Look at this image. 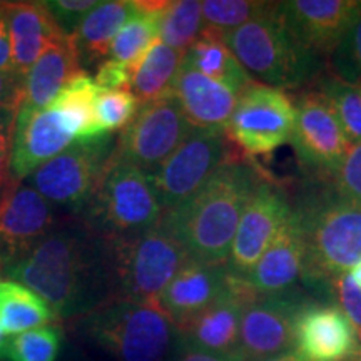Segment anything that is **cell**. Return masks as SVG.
<instances>
[{
  "label": "cell",
  "mask_w": 361,
  "mask_h": 361,
  "mask_svg": "<svg viewBox=\"0 0 361 361\" xmlns=\"http://www.w3.org/2000/svg\"><path fill=\"white\" fill-rule=\"evenodd\" d=\"M261 180L251 162L233 156L194 196L166 211L161 226L192 261L226 264L239 221Z\"/></svg>",
  "instance_id": "1"
},
{
  "label": "cell",
  "mask_w": 361,
  "mask_h": 361,
  "mask_svg": "<svg viewBox=\"0 0 361 361\" xmlns=\"http://www.w3.org/2000/svg\"><path fill=\"white\" fill-rule=\"evenodd\" d=\"M247 74L276 89H295L322 71V62L298 42L278 12V2L245 25L219 35Z\"/></svg>",
  "instance_id": "2"
},
{
  "label": "cell",
  "mask_w": 361,
  "mask_h": 361,
  "mask_svg": "<svg viewBox=\"0 0 361 361\" xmlns=\"http://www.w3.org/2000/svg\"><path fill=\"white\" fill-rule=\"evenodd\" d=\"M305 234L303 276L335 279L361 263V207L333 189L306 196L295 209Z\"/></svg>",
  "instance_id": "3"
},
{
  "label": "cell",
  "mask_w": 361,
  "mask_h": 361,
  "mask_svg": "<svg viewBox=\"0 0 361 361\" xmlns=\"http://www.w3.org/2000/svg\"><path fill=\"white\" fill-rule=\"evenodd\" d=\"M87 223L107 241L144 233L161 223L162 209L151 174L112 152L87 206Z\"/></svg>",
  "instance_id": "4"
},
{
  "label": "cell",
  "mask_w": 361,
  "mask_h": 361,
  "mask_svg": "<svg viewBox=\"0 0 361 361\" xmlns=\"http://www.w3.org/2000/svg\"><path fill=\"white\" fill-rule=\"evenodd\" d=\"M12 281L32 290L66 318L79 310L87 278V259L79 238L72 234H47L24 256L4 268Z\"/></svg>",
  "instance_id": "5"
},
{
  "label": "cell",
  "mask_w": 361,
  "mask_h": 361,
  "mask_svg": "<svg viewBox=\"0 0 361 361\" xmlns=\"http://www.w3.org/2000/svg\"><path fill=\"white\" fill-rule=\"evenodd\" d=\"M111 263L119 300L157 303V298L188 263L189 255L161 223L129 238L111 239Z\"/></svg>",
  "instance_id": "6"
},
{
  "label": "cell",
  "mask_w": 361,
  "mask_h": 361,
  "mask_svg": "<svg viewBox=\"0 0 361 361\" xmlns=\"http://www.w3.org/2000/svg\"><path fill=\"white\" fill-rule=\"evenodd\" d=\"M85 331L119 361H164L174 324L157 303L117 300L92 311Z\"/></svg>",
  "instance_id": "7"
},
{
  "label": "cell",
  "mask_w": 361,
  "mask_h": 361,
  "mask_svg": "<svg viewBox=\"0 0 361 361\" xmlns=\"http://www.w3.org/2000/svg\"><path fill=\"white\" fill-rule=\"evenodd\" d=\"M233 156L236 154H233L228 133L194 128L183 144L151 174L164 213L194 196Z\"/></svg>",
  "instance_id": "8"
},
{
  "label": "cell",
  "mask_w": 361,
  "mask_h": 361,
  "mask_svg": "<svg viewBox=\"0 0 361 361\" xmlns=\"http://www.w3.org/2000/svg\"><path fill=\"white\" fill-rule=\"evenodd\" d=\"M295 114V102L284 90L251 82L239 96L226 133L246 154H271L290 141Z\"/></svg>",
  "instance_id": "9"
},
{
  "label": "cell",
  "mask_w": 361,
  "mask_h": 361,
  "mask_svg": "<svg viewBox=\"0 0 361 361\" xmlns=\"http://www.w3.org/2000/svg\"><path fill=\"white\" fill-rule=\"evenodd\" d=\"M111 134L75 141L30 176V186L47 201L85 207L114 152Z\"/></svg>",
  "instance_id": "10"
},
{
  "label": "cell",
  "mask_w": 361,
  "mask_h": 361,
  "mask_svg": "<svg viewBox=\"0 0 361 361\" xmlns=\"http://www.w3.org/2000/svg\"><path fill=\"white\" fill-rule=\"evenodd\" d=\"M173 94L142 104L116 144V156L152 174L192 133Z\"/></svg>",
  "instance_id": "11"
},
{
  "label": "cell",
  "mask_w": 361,
  "mask_h": 361,
  "mask_svg": "<svg viewBox=\"0 0 361 361\" xmlns=\"http://www.w3.org/2000/svg\"><path fill=\"white\" fill-rule=\"evenodd\" d=\"M291 146L306 169L333 179L350 151L335 112L318 89L306 90L295 102Z\"/></svg>",
  "instance_id": "12"
},
{
  "label": "cell",
  "mask_w": 361,
  "mask_h": 361,
  "mask_svg": "<svg viewBox=\"0 0 361 361\" xmlns=\"http://www.w3.org/2000/svg\"><path fill=\"white\" fill-rule=\"evenodd\" d=\"M308 301L293 288L256 298L243 314L239 329V353L245 361L293 353L296 318Z\"/></svg>",
  "instance_id": "13"
},
{
  "label": "cell",
  "mask_w": 361,
  "mask_h": 361,
  "mask_svg": "<svg viewBox=\"0 0 361 361\" xmlns=\"http://www.w3.org/2000/svg\"><path fill=\"white\" fill-rule=\"evenodd\" d=\"M291 211L293 207L281 188L261 180L247 201L234 234L226 261L229 273L245 278L263 256Z\"/></svg>",
  "instance_id": "14"
},
{
  "label": "cell",
  "mask_w": 361,
  "mask_h": 361,
  "mask_svg": "<svg viewBox=\"0 0 361 361\" xmlns=\"http://www.w3.org/2000/svg\"><path fill=\"white\" fill-rule=\"evenodd\" d=\"M49 201L30 184L8 179L0 188V266L7 268L49 234Z\"/></svg>",
  "instance_id": "15"
},
{
  "label": "cell",
  "mask_w": 361,
  "mask_h": 361,
  "mask_svg": "<svg viewBox=\"0 0 361 361\" xmlns=\"http://www.w3.org/2000/svg\"><path fill=\"white\" fill-rule=\"evenodd\" d=\"M259 295L245 278L229 273L228 286L209 308L201 311L178 331L183 336L184 348L234 353L239 351V329L247 306Z\"/></svg>",
  "instance_id": "16"
},
{
  "label": "cell",
  "mask_w": 361,
  "mask_h": 361,
  "mask_svg": "<svg viewBox=\"0 0 361 361\" xmlns=\"http://www.w3.org/2000/svg\"><path fill=\"white\" fill-rule=\"evenodd\" d=\"M361 350L348 316L338 305L308 301L295 324L293 353L303 361H351Z\"/></svg>",
  "instance_id": "17"
},
{
  "label": "cell",
  "mask_w": 361,
  "mask_h": 361,
  "mask_svg": "<svg viewBox=\"0 0 361 361\" xmlns=\"http://www.w3.org/2000/svg\"><path fill=\"white\" fill-rule=\"evenodd\" d=\"M358 6V0H288L278 2V12L298 42L316 56H331Z\"/></svg>",
  "instance_id": "18"
},
{
  "label": "cell",
  "mask_w": 361,
  "mask_h": 361,
  "mask_svg": "<svg viewBox=\"0 0 361 361\" xmlns=\"http://www.w3.org/2000/svg\"><path fill=\"white\" fill-rule=\"evenodd\" d=\"M74 135L66 121L54 109H25L17 112L11 176L24 179L32 176L45 162L69 149Z\"/></svg>",
  "instance_id": "19"
},
{
  "label": "cell",
  "mask_w": 361,
  "mask_h": 361,
  "mask_svg": "<svg viewBox=\"0 0 361 361\" xmlns=\"http://www.w3.org/2000/svg\"><path fill=\"white\" fill-rule=\"evenodd\" d=\"M228 279L229 271L226 264L189 259L157 298V306L178 329L180 324L209 308L224 293Z\"/></svg>",
  "instance_id": "20"
},
{
  "label": "cell",
  "mask_w": 361,
  "mask_h": 361,
  "mask_svg": "<svg viewBox=\"0 0 361 361\" xmlns=\"http://www.w3.org/2000/svg\"><path fill=\"white\" fill-rule=\"evenodd\" d=\"M306 245L295 209L284 221L271 245L245 279L258 295H274L291 290L305 273Z\"/></svg>",
  "instance_id": "21"
},
{
  "label": "cell",
  "mask_w": 361,
  "mask_h": 361,
  "mask_svg": "<svg viewBox=\"0 0 361 361\" xmlns=\"http://www.w3.org/2000/svg\"><path fill=\"white\" fill-rule=\"evenodd\" d=\"M171 94L179 102L192 128L224 133L241 96L228 85L191 69L184 62L171 85Z\"/></svg>",
  "instance_id": "22"
},
{
  "label": "cell",
  "mask_w": 361,
  "mask_h": 361,
  "mask_svg": "<svg viewBox=\"0 0 361 361\" xmlns=\"http://www.w3.org/2000/svg\"><path fill=\"white\" fill-rule=\"evenodd\" d=\"M11 37L12 66L17 74L27 71L52 45L66 39L42 2H4Z\"/></svg>",
  "instance_id": "23"
},
{
  "label": "cell",
  "mask_w": 361,
  "mask_h": 361,
  "mask_svg": "<svg viewBox=\"0 0 361 361\" xmlns=\"http://www.w3.org/2000/svg\"><path fill=\"white\" fill-rule=\"evenodd\" d=\"M80 72V59L74 44L71 37L62 39L44 52L42 57L27 71L20 107L37 111L47 109L59 92Z\"/></svg>",
  "instance_id": "24"
},
{
  "label": "cell",
  "mask_w": 361,
  "mask_h": 361,
  "mask_svg": "<svg viewBox=\"0 0 361 361\" xmlns=\"http://www.w3.org/2000/svg\"><path fill=\"white\" fill-rule=\"evenodd\" d=\"M139 12L137 0H109L92 8L71 37L80 66H101L117 32Z\"/></svg>",
  "instance_id": "25"
},
{
  "label": "cell",
  "mask_w": 361,
  "mask_h": 361,
  "mask_svg": "<svg viewBox=\"0 0 361 361\" xmlns=\"http://www.w3.org/2000/svg\"><path fill=\"white\" fill-rule=\"evenodd\" d=\"M184 64L216 82L228 85L241 94L252 82L251 75L238 62L218 34L204 30L184 54Z\"/></svg>",
  "instance_id": "26"
},
{
  "label": "cell",
  "mask_w": 361,
  "mask_h": 361,
  "mask_svg": "<svg viewBox=\"0 0 361 361\" xmlns=\"http://www.w3.org/2000/svg\"><path fill=\"white\" fill-rule=\"evenodd\" d=\"M102 90L97 87L92 78L82 71L59 92L49 106V109L59 112L66 121L75 141H87L106 134L99 128L96 117V102Z\"/></svg>",
  "instance_id": "27"
},
{
  "label": "cell",
  "mask_w": 361,
  "mask_h": 361,
  "mask_svg": "<svg viewBox=\"0 0 361 361\" xmlns=\"http://www.w3.org/2000/svg\"><path fill=\"white\" fill-rule=\"evenodd\" d=\"M56 319V311L37 293L12 279H0V328L6 336L47 326Z\"/></svg>",
  "instance_id": "28"
},
{
  "label": "cell",
  "mask_w": 361,
  "mask_h": 361,
  "mask_svg": "<svg viewBox=\"0 0 361 361\" xmlns=\"http://www.w3.org/2000/svg\"><path fill=\"white\" fill-rule=\"evenodd\" d=\"M184 54L162 44L161 39L152 45L135 67L133 75V94L137 97L139 104L156 101L171 92V85L174 82L180 64L184 61Z\"/></svg>",
  "instance_id": "29"
},
{
  "label": "cell",
  "mask_w": 361,
  "mask_h": 361,
  "mask_svg": "<svg viewBox=\"0 0 361 361\" xmlns=\"http://www.w3.org/2000/svg\"><path fill=\"white\" fill-rule=\"evenodd\" d=\"M169 2H139L141 12L135 13L112 40V61L133 66L135 71L149 49L159 40V16Z\"/></svg>",
  "instance_id": "30"
},
{
  "label": "cell",
  "mask_w": 361,
  "mask_h": 361,
  "mask_svg": "<svg viewBox=\"0 0 361 361\" xmlns=\"http://www.w3.org/2000/svg\"><path fill=\"white\" fill-rule=\"evenodd\" d=\"M204 32L202 2L178 0L169 2L159 16V39L176 51L186 52Z\"/></svg>",
  "instance_id": "31"
},
{
  "label": "cell",
  "mask_w": 361,
  "mask_h": 361,
  "mask_svg": "<svg viewBox=\"0 0 361 361\" xmlns=\"http://www.w3.org/2000/svg\"><path fill=\"white\" fill-rule=\"evenodd\" d=\"M318 90L335 112L343 134L350 146L361 142V85L345 82L336 75L328 74L319 79Z\"/></svg>",
  "instance_id": "32"
},
{
  "label": "cell",
  "mask_w": 361,
  "mask_h": 361,
  "mask_svg": "<svg viewBox=\"0 0 361 361\" xmlns=\"http://www.w3.org/2000/svg\"><path fill=\"white\" fill-rule=\"evenodd\" d=\"M62 338L64 333L57 324L29 329L7 340L4 361H56Z\"/></svg>",
  "instance_id": "33"
},
{
  "label": "cell",
  "mask_w": 361,
  "mask_h": 361,
  "mask_svg": "<svg viewBox=\"0 0 361 361\" xmlns=\"http://www.w3.org/2000/svg\"><path fill=\"white\" fill-rule=\"evenodd\" d=\"M269 2L252 0H206L202 2L204 30L224 35L263 13Z\"/></svg>",
  "instance_id": "34"
},
{
  "label": "cell",
  "mask_w": 361,
  "mask_h": 361,
  "mask_svg": "<svg viewBox=\"0 0 361 361\" xmlns=\"http://www.w3.org/2000/svg\"><path fill=\"white\" fill-rule=\"evenodd\" d=\"M329 64L338 79L361 85V2L341 42L329 56Z\"/></svg>",
  "instance_id": "35"
},
{
  "label": "cell",
  "mask_w": 361,
  "mask_h": 361,
  "mask_svg": "<svg viewBox=\"0 0 361 361\" xmlns=\"http://www.w3.org/2000/svg\"><path fill=\"white\" fill-rule=\"evenodd\" d=\"M137 97L130 90H106L101 92L96 102V117L102 133L126 129L139 112Z\"/></svg>",
  "instance_id": "36"
},
{
  "label": "cell",
  "mask_w": 361,
  "mask_h": 361,
  "mask_svg": "<svg viewBox=\"0 0 361 361\" xmlns=\"http://www.w3.org/2000/svg\"><path fill=\"white\" fill-rule=\"evenodd\" d=\"M333 191L343 200L361 207V142L351 146L333 178Z\"/></svg>",
  "instance_id": "37"
},
{
  "label": "cell",
  "mask_w": 361,
  "mask_h": 361,
  "mask_svg": "<svg viewBox=\"0 0 361 361\" xmlns=\"http://www.w3.org/2000/svg\"><path fill=\"white\" fill-rule=\"evenodd\" d=\"M42 4L51 13L59 30L66 37H72L84 17L101 2H97V0H49V2Z\"/></svg>",
  "instance_id": "38"
},
{
  "label": "cell",
  "mask_w": 361,
  "mask_h": 361,
  "mask_svg": "<svg viewBox=\"0 0 361 361\" xmlns=\"http://www.w3.org/2000/svg\"><path fill=\"white\" fill-rule=\"evenodd\" d=\"M333 283H335L338 303H340L338 306L343 310V313L348 316L361 345V290L356 286L350 273L341 274Z\"/></svg>",
  "instance_id": "39"
},
{
  "label": "cell",
  "mask_w": 361,
  "mask_h": 361,
  "mask_svg": "<svg viewBox=\"0 0 361 361\" xmlns=\"http://www.w3.org/2000/svg\"><path fill=\"white\" fill-rule=\"evenodd\" d=\"M133 66L109 59V61H104L99 66L94 82L97 84V87L102 92H106V90H128V87L133 84Z\"/></svg>",
  "instance_id": "40"
},
{
  "label": "cell",
  "mask_w": 361,
  "mask_h": 361,
  "mask_svg": "<svg viewBox=\"0 0 361 361\" xmlns=\"http://www.w3.org/2000/svg\"><path fill=\"white\" fill-rule=\"evenodd\" d=\"M17 112L19 111L0 109V188L11 178Z\"/></svg>",
  "instance_id": "41"
},
{
  "label": "cell",
  "mask_w": 361,
  "mask_h": 361,
  "mask_svg": "<svg viewBox=\"0 0 361 361\" xmlns=\"http://www.w3.org/2000/svg\"><path fill=\"white\" fill-rule=\"evenodd\" d=\"M24 99V75L16 71H0V109L19 111Z\"/></svg>",
  "instance_id": "42"
},
{
  "label": "cell",
  "mask_w": 361,
  "mask_h": 361,
  "mask_svg": "<svg viewBox=\"0 0 361 361\" xmlns=\"http://www.w3.org/2000/svg\"><path fill=\"white\" fill-rule=\"evenodd\" d=\"M0 71H13L11 37H8V27L4 11V2H0Z\"/></svg>",
  "instance_id": "43"
},
{
  "label": "cell",
  "mask_w": 361,
  "mask_h": 361,
  "mask_svg": "<svg viewBox=\"0 0 361 361\" xmlns=\"http://www.w3.org/2000/svg\"><path fill=\"white\" fill-rule=\"evenodd\" d=\"M179 361H245L239 351L234 353H211L192 348H184V353Z\"/></svg>",
  "instance_id": "44"
},
{
  "label": "cell",
  "mask_w": 361,
  "mask_h": 361,
  "mask_svg": "<svg viewBox=\"0 0 361 361\" xmlns=\"http://www.w3.org/2000/svg\"><path fill=\"white\" fill-rule=\"evenodd\" d=\"M259 361H303L300 360L295 353H284V355H278V356H271V358H264Z\"/></svg>",
  "instance_id": "45"
},
{
  "label": "cell",
  "mask_w": 361,
  "mask_h": 361,
  "mask_svg": "<svg viewBox=\"0 0 361 361\" xmlns=\"http://www.w3.org/2000/svg\"><path fill=\"white\" fill-rule=\"evenodd\" d=\"M350 276H351V278H353V281H355V284H356V286H358V288H360V290H361V263H358V264H356V266H355V268L350 271Z\"/></svg>",
  "instance_id": "46"
},
{
  "label": "cell",
  "mask_w": 361,
  "mask_h": 361,
  "mask_svg": "<svg viewBox=\"0 0 361 361\" xmlns=\"http://www.w3.org/2000/svg\"><path fill=\"white\" fill-rule=\"evenodd\" d=\"M6 348H7V338H6V333H4V329L0 328V361H4V358H6Z\"/></svg>",
  "instance_id": "47"
},
{
  "label": "cell",
  "mask_w": 361,
  "mask_h": 361,
  "mask_svg": "<svg viewBox=\"0 0 361 361\" xmlns=\"http://www.w3.org/2000/svg\"><path fill=\"white\" fill-rule=\"evenodd\" d=\"M351 361H361V350L358 351V353H356V356Z\"/></svg>",
  "instance_id": "48"
}]
</instances>
